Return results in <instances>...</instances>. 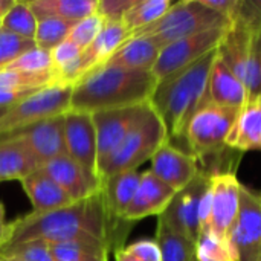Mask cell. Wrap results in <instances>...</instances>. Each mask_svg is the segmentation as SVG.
Listing matches in <instances>:
<instances>
[{
  "label": "cell",
  "instance_id": "obj_32",
  "mask_svg": "<svg viewBox=\"0 0 261 261\" xmlns=\"http://www.w3.org/2000/svg\"><path fill=\"white\" fill-rule=\"evenodd\" d=\"M55 84L54 75H34L18 70H2L0 72V92H21V90H41Z\"/></svg>",
  "mask_w": 261,
  "mask_h": 261
},
{
  "label": "cell",
  "instance_id": "obj_30",
  "mask_svg": "<svg viewBox=\"0 0 261 261\" xmlns=\"http://www.w3.org/2000/svg\"><path fill=\"white\" fill-rule=\"evenodd\" d=\"M54 261H109L110 249L98 243L49 245Z\"/></svg>",
  "mask_w": 261,
  "mask_h": 261
},
{
  "label": "cell",
  "instance_id": "obj_28",
  "mask_svg": "<svg viewBox=\"0 0 261 261\" xmlns=\"http://www.w3.org/2000/svg\"><path fill=\"white\" fill-rule=\"evenodd\" d=\"M197 261H239L229 239L220 237L211 229L199 232L196 240Z\"/></svg>",
  "mask_w": 261,
  "mask_h": 261
},
{
  "label": "cell",
  "instance_id": "obj_33",
  "mask_svg": "<svg viewBox=\"0 0 261 261\" xmlns=\"http://www.w3.org/2000/svg\"><path fill=\"white\" fill-rule=\"evenodd\" d=\"M2 258H14L17 261H54L50 248L41 240L23 242L0 248Z\"/></svg>",
  "mask_w": 261,
  "mask_h": 261
},
{
  "label": "cell",
  "instance_id": "obj_10",
  "mask_svg": "<svg viewBox=\"0 0 261 261\" xmlns=\"http://www.w3.org/2000/svg\"><path fill=\"white\" fill-rule=\"evenodd\" d=\"M243 184L234 171H217L211 176L208 190V226L220 237L229 239L240 211ZM203 231V229H202Z\"/></svg>",
  "mask_w": 261,
  "mask_h": 261
},
{
  "label": "cell",
  "instance_id": "obj_40",
  "mask_svg": "<svg viewBox=\"0 0 261 261\" xmlns=\"http://www.w3.org/2000/svg\"><path fill=\"white\" fill-rule=\"evenodd\" d=\"M6 232H8V223H6V216H5V206L0 203V248L5 243Z\"/></svg>",
  "mask_w": 261,
  "mask_h": 261
},
{
  "label": "cell",
  "instance_id": "obj_24",
  "mask_svg": "<svg viewBox=\"0 0 261 261\" xmlns=\"http://www.w3.org/2000/svg\"><path fill=\"white\" fill-rule=\"evenodd\" d=\"M141 174L142 173H139L138 170H133L110 176L101 182L107 210L115 219L122 220V214L125 213L138 191Z\"/></svg>",
  "mask_w": 261,
  "mask_h": 261
},
{
  "label": "cell",
  "instance_id": "obj_8",
  "mask_svg": "<svg viewBox=\"0 0 261 261\" xmlns=\"http://www.w3.org/2000/svg\"><path fill=\"white\" fill-rule=\"evenodd\" d=\"M213 174L214 173L208 170H200L193 182L174 194L173 200L158 220L196 243L200 232V208Z\"/></svg>",
  "mask_w": 261,
  "mask_h": 261
},
{
  "label": "cell",
  "instance_id": "obj_46",
  "mask_svg": "<svg viewBox=\"0 0 261 261\" xmlns=\"http://www.w3.org/2000/svg\"><path fill=\"white\" fill-rule=\"evenodd\" d=\"M0 28H2V18H0Z\"/></svg>",
  "mask_w": 261,
  "mask_h": 261
},
{
  "label": "cell",
  "instance_id": "obj_35",
  "mask_svg": "<svg viewBox=\"0 0 261 261\" xmlns=\"http://www.w3.org/2000/svg\"><path fill=\"white\" fill-rule=\"evenodd\" d=\"M37 47L35 41L9 34L0 28V72L6 70L18 57Z\"/></svg>",
  "mask_w": 261,
  "mask_h": 261
},
{
  "label": "cell",
  "instance_id": "obj_22",
  "mask_svg": "<svg viewBox=\"0 0 261 261\" xmlns=\"http://www.w3.org/2000/svg\"><path fill=\"white\" fill-rule=\"evenodd\" d=\"M130 38V32L121 23H106L96 40L80 57V80L90 70L102 66ZM78 80V81H80Z\"/></svg>",
  "mask_w": 261,
  "mask_h": 261
},
{
  "label": "cell",
  "instance_id": "obj_29",
  "mask_svg": "<svg viewBox=\"0 0 261 261\" xmlns=\"http://www.w3.org/2000/svg\"><path fill=\"white\" fill-rule=\"evenodd\" d=\"M37 23H38L37 17L31 9L29 2L15 0L11 9L2 18V29L9 34L34 41L37 32Z\"/></svg>",
  "mask_w": 261,
  "mask_h": 261
},
{
  "label": "cell",
  "instance_id": "obj_7",
  "mask_svg": "<svg viewBox=\"0 0 261 261\" xmlns=\"http://www.w3.org/2000/svg\"><path fill=\"white\" fill-rule=\"evenodd\" d=\"M72 89V86H49L6 109L0 116V136L66 113L70 107Z\"/></svg>",
  "mask_w": 261,
  "mask_h": 261
},
{
  "label": "cell",
  "instance_id": "obj_20",
  "mask_svg": "<svg viewBox=\"0 0 261 261\" xmlns=\"http://www.w3.org/2000/svg\"><path fill=\"white\" fill-rule=\"evenodd\" d=\"M246 101L248 92L245 84L234 75V72L225 64V61L217 54L210 72L206 102L240 109Z\"/></svg>",
  "mask_w": 261,
  "mask_h": 261
},
{
  "label": "cell",
  "instance_id": "obj_3",
  "mask_svg": "<svg viewBox=\"0 0 261 261\" xmlns=\"http://www.w3.org/2000/svg\"><path fill=\"white\" fill-rule=\"evenodd\" d=\"M216 57L217 49L159 81L150 102L165 124L170 144L184 142L191 118L206 102L208 80Z\"/></svg>",
  "mask_w": 261,
  "mask_h": 261
},
{
  "label": "cell",
  "instance_id": "obj_13",
  "mask_svg": "<svg viewBox=\"0 0 261 261\" xmlns=\"http://www.w3.org/2000/svg\"><path fill=\"white\" fill-rule=\"evenodd\" d=\"M148 104L150 102L135 107H124V109H113V110H102V112L92 113L96 128V142H98V173L99 168L118 150V147L122 144L125 136L141 119Z\"/></svg>",
  "mask_w": 261,
  "mask_h": 261
},
{
  "label": "cell",
  "instance_id": "obj_25",
  "mask_svg": "<svg viewBox=\"0 0 261 261\" xmlns=\"http://www.w3.org/2000/svg\"><path fill=\"white\" fill-rule=\"evenodd\" d=\"M98 0H32L29 6L37 17H55L66 21L78 23L96 12Z\"/></svg>",
  "mask_w": 261,
  "mask_h": 261
},
{
  "label": "cell",
  "instance_id": "obj_4",
  "mask_svg": "<svg viewBox=\"0 0 261 261\" xmlns=\"http://www.w3.org/2000/svg\"><path fill=\"white\" fill-rule=\"evenodd\" d=\"M231 20L210 9L202 0H180L154 23L133 32L130 37H148L162 49L180 38L216 28H228Z\"/></svg>",
  "mask_w": 261,
  "mask_h": 261
},
{
  "label": "cell",
  "instance_id": "obj_17",
  "mask_svg": "<svg viewBox=\"0 0 261 261\" xmlns=\"http://www.w3.org/2000/svg\"><path fill=\"white\" fill-rule=\"evenodd\" d=\"M38 168L41 162L24 138L17 133L0 136V182L23 180Z\"/></svg>",
  "mask_w": 261,
  "mask_h": 261
},
{
  "label": "cell",
  "instance_id": "obj_5",
  "mask_svg": "<svg viewBox=\"0 0 261 261\" xmlns=\"http://www.w3.org/2000/svg\"><path fill=\"white\" fill-rule=\"evenodd\" d=\"M165 142H168L165 124L150 102L118 150L99 168V184L110 176L138 170V167L150 161Z\"/></svg>",
  "mask_w": 261,
  "mask_h": 261
},
{
  "label": "cell",
  "instance_id": "obj_42",
  "mask_svg": "<svg viewBox=\"0 0 261 261\" xmlns=\"http://www.w3.org/2000/svg\"><path fill=\"white\" fill-rule=\"evenodd\" d=\"M14 2L15 0H0V18H3V15L11 9Z\"/></svg>",
  "mask_w": 261,
  "mask_h": 261
},
{
  "label": "cell",
  "instance_id": "obj_37",
  "mask_svg": "<svg viewBox=\"0 0 261 261\" xmlns=\"http://www.w3.org/2000/svg\"><path fill=\"white\" fill-rule=\"evenodd\" d=\"M135 2L136 0H98L96 14L101 15L106 23H121Z\"/></svg>",
  "mask_w": 261,
  "mask_h": 261
},
{
  "label": "cell",
  "instance_id": "obj_31",
  "mask_svg": "<svg viewBox=\"0 0 261 261\" xmlns=\"http://www.w3.org/2000/svg\"><path fill=\"white\" fill-rule=\"evenodd\" d=\"M37 21H38L37 32H35V38H34L35 46L38 49L47 50V52H50L58 44L66 41L72 28L75 26V23H72V21H66V20L55 18V17H46V18H40Z\"/></svg>",
  "mask_w": 261,
  "mask_h": 261
},
{
  "label": "cell",
  "instance_id": "obj_14",
  "mask_svg": "<svg viewBox=\"0 0 261 261\" xmlns=\"http://www.w3.org/2000/svg\"><path fill=\"white\" fill-rule=\"evenodd\" d=\"M150 171L173 188L176 193L184 190L199 174V161L180 147L165 142L150 159Z\"/></svg>",
  "mask_w": 261,
  "mask_h": 261
},
{
  "label": "cell",
  "instance_id": "obj_9",
  "mask_svg": "<svg viewBox=\"0 0 261 261\" xmlns=\"http://www.w3.org/2000/svg\"><path fill=\"white\" fill-rule=\"evenodd\" d=\"M228 28L210 29L167 44L161 50L159 58L151 72L154 73L158 81H162L177 73L179 70L191 66L193 63L199 61L200 58L219 47Z\"/></svg>",
  "mask_w": 261,
  "mask_h": 261
},
{
  "label": "cell",
  "instance_id": "obj_16",
  "mask_svg": "<svg viewBox=\"0 0 261 261\" xmlns=\"http://www.w3.org/2000/svg\"><path fill=\"white\" fill-rule=\"evenodd\" d=\"M14 133L26 139L41 165L50 159L67 154L64 141V113L38 121Z\"/></svg>",
  "mask_w": 261,
  "mask_h": 261
},
{
  "label": "cell",
  "instance_id": "obj_36",
  "mask_svg": "<svg viewBox=\"0 0 261 261\" xmlns=\"http://www.w3.org/2000/svg\"><path fill=\"white\" fill-rule=\"evenodd\" d=\"M104 26H106L104 18L95 12L93 15L75 23L67 40L75 46H78L81 50H84L96 40V37L102 32Z\"/></svg>",
  "mask_w": 261,
  "mask_h": 261
},
{
  "label": "cell",
  "instance_id": "obj_38",
  "mask_svg": "<svg viewBox=\"0 0 261 261\" xmlns=\"http://www.w3.org/2000/svg\"><path fill=\"white\" fill-rule=\"evenodd\" d=\"M124 251L139 261H161V249L156 239H142L124 248Z\"/></svg>",
  "mask_w": 261,
  "mask_h": 261
},
{
  "label": "cell",
  "instance_id": "obj_19",
  "mask_svg": "<svg viewBox=\"0 0 261 261\" xmlns=\"http://www.w3.org/2000/svg\"><path fill=\"white\" fill-rule=\"evenodd\" d=\"M226 147L239 153L261 151V95L248 98L239 109Z\"/></svg>",
  "mask_w": 261,
  "mask_h": 261
},
{
  "label": "cell",
  "instance_id": "obj_27",
  "mask_svg": "<svg viewBox=\"0 0 261 261\" xmlns=\"http://www.w3.org/2000/svg\"><path fill=\"white\" fill-rule=\"evenodd\" d=\"M173 5L174 2L171 0H136L124 15L122 24L132 35L159 20Z\"/></svg>",
  "mask_w": 261,
  "mask_h": 261
},
{
  "label": "cell",
  "instance_id": "obj_6",
  "mask_svg": "<svg viewBox=\"0 0 261 261\" xmlns=\"http://www.w3.org/2000/svg\"><path fill=\"white\" fill-rule=\"evenodd\" d=\"M239 109L205 102L191 118L185 132L187 151L197 161L217 158L226 150V139L236 122Z\"/></svg>",
  "mask_w": 261,
  "mask_h": 261
},
{
  "label": "cell",
  "instance_id": "obj_45",
  "mask_svg": "<svg viewBox=\"0 0 261 261\" xmlns=\"http://www.w3.org/2000/svg\"><path fill=\"white\" fill-rule=\"evenodd\" d=\"M3 112H5V110H0V116H2V115H3Z\"/></svg>",
  "mask_w": 261,
  "mask_h": 261
},
{
  "label": "cell",
  "instance_id": "obj_11",
  "mask_svg": "<svg viewBox=\"0 0 261 261\" xmlns=\"http://www.w3.org/2000/svg\"><path fill=\"white\" fill-rule=\"evenodd\" d=\"M229 240L239 261H261V191L243 185L240 211Z\"/></svg>",
  "mask_w": 261,
  "mask_h": 261
},
{
  "label": "cell",
  "instance_id": "obj_2",
  "mask_svg": "<svg viewBox=\"0 0 261 261\" xmlns=\"http://www.w3.org/2000/svg\"><path fill=\"white\" fill-rule=\"evenodd\" d=\"M159 81L151 70L102 64L72 89L69 110L96 113L150 102Z\"/></svg>",
  "mask_w": 261,
  "mask_h": 261
},
{
  "label": "cell",
  "instance_id": "obj_44",
  "mask_svg": "<svg viewBox=\"0 0 261 261\" xmlns=\"http://www.w3.org/2000/svg\"><path fill=\"white\" fill-rule=\"evenodd\" d=\"M0 261H17V260H14V258H2V257H0Z\"/></svg>",
  "mask_w": 261,
  "mask_h": 261
},
{
  "label": "cell",
  "instance_id": "obj_34",
  "mask_svg": "<svg viewBox=\"0 0 261 261\" xmlns=\"http://www.w3.org/2000/svg\"><path fill=\"white\" fill-rule=\"evenodd\" d=\"M8 69L24 72V73H34V75H47V73L54 75L50 52L41 50L38 47H34L26 54H23L21 57H18Z\"/></svg>",
  "mask_w": 261,
  "mask_h": 261
},
{
  "label": "cell",
  "instance_id": "obj_18",
  "mask_svg": "<svg viewBox=\"0 0 261 261\" xmlns=\"http://www.w3.org/2000/svg\"><path fill=\"white\" fill-rule=\"evenodd\" d=\"M41 170L60 185L75 202L83 200L98 191L101 185L93 180L73 159L67 154L50 159L41 165Z\"/></svg>",
  "mask_w": 261,
  "mask_h": 261
},
{
  "label": "cell",
  "instance_id": "obj_1",
  "mask_svg": "<svg viewBox=\"0 0 261 261\" xmlns=\"http://www.w3.org/2000/svg\"><path fill=\"white\" fill-rule=\"evenodd\" d=\"M130 223L115 219L106 205L102 188L69 206L49 213H29L12 223L3 246L41 240L47 245L98 243L110 252L122 249Z\"/></svg>",
  "mask_w": 261,
  "mask_h": 261
},
{
  "label": "cell",
  "instance_id": "obj_15",
  "mask_svg": "<svg viewBox=\"0 0 261 261\" xmlns=\"http://www.w3.org/2000/svg\"><path fill=\"white\" fill-rule=\"evenodd\" d=\"M174 194L176 191L164 184L161 179H158L150 170L144 171L141 174L138 191L132 203L122 214V220L133 225L135 222H139L150 216L159 217L167 210Z\"/></svg>",
  "mask_w": 261,
  "mask_h": 261
},
{
  "label": "cell",
  "instance_id": "obj_26",
  "mask_svg": "<svg viewBox=\"0 0 261 261\" xmlns=\"http://www.w3.org/2000/svg\"><path fill=\"white\" fill-rule=\"evenodd\" d=\"M156 242L161 249V261H196V243L174 232L159 220Z\"/></svg>",
  "mask_w": 261,
  "mask_h": 261
},
{
  "label": "cell",
  "instance_id": "obj_39",
  "mask_svg": "<svg viewBox=\"0 0 261 261\" xmlns=\"http://www.w3.org/2000/svg\"><path fill=\"white\" fill-rule=\"evenodd\" d=\"M38 90H21V92H0V110H6L14 104L26 99Z\"/></svg>",
  "mask_w": 261,
  "mask_h": 261
},
{
  "label": "cell",
  "instance_id": "obj_23",
  "mask_svg": "<svg viewBox=\"0 0 261 261\" xmlns=\"http://www.w3.org/2000/svg\"><path fill=\"white\" fill-rule=\"evenodd\" d=\"M162 47L148 37H130L106 64L121 66L127 69L151 70L159 58Z\"/></svg>",
  "mask_w": 261,
  "mask_h": 261
},
{
  "label": "cell",
  "instance_id": "obj_21",
  "mask_svg": "<svg viewBox=\"0 0 261 261\" xmlns=\"http://www.w3.org/2000/svg\"><path fill=\"white\" fill-rule=\"evenodd\" d=\"M21 182L24 193L28 194L34 213H49L72 205L75 200L57 185L41 168L26 176Z\"/></svg>",
  "mask_w": 261,
  "mask_h": 261
},
{
  "label": "cell",
  "instance_id": "obj_47",
  "mask_svg": "<svg viewBox=\"0 0 261 261\" xmlns=\"http://www.w3.org/2000/svg\"><path fill=\"white\" fill-rule=\"evenodd\" d=\"M196 261H197V260H196Z\"/></svg>",
  "mask_w": 261,
  "mask_h": 261
},
{
  "label": "cell",
  "instance_id": "obj_41",
  "mask_svg": "<svg viewBox=\"0 0 261 261\" xmlns=\"http://www.w3.org/2000/svg\"><path fill=\"white\" fill-rule=\"evenodd\" d=\"M115 261H139V260H136L135 257L128 255V254L124 251V248H122V249H118V251L115 252Z\"/></svg>",
  "mask_w": 261,
  "mask_h": 261
},
{
  "label": "cell",
  "instance_id": "obj_43",
  "mask_svg": "<svg viewBox=\"0 0 261 261\" xmlns=\"http://www.w3.org/2000/svg\"><path fill=\"white\" fill-rule=\"evenodd\" d=\"M248 3L252 8V11L255 12V15L261 20V0H248Z\"/></svg>",
  "mask_w": 261,
  "mask_h": 261
},
{
  "label": "cell",
  "instance_id": "obj_12",
  "mask_svg": "<svg viewBox=\"0 0 261 261\" xmlns=\"http://www.w3.org/2000/svg\"><path fill=\"white\" fill-rule=\"evenodd\" d=\"M64 141L67 156L99 184L98 142L92 113L67 110L64 113Z\"/></svg>",
  "mask_w": 261,
  "mask_h": 261
}]
</instances>
